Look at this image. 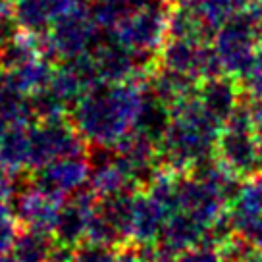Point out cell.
Wrapping results in <instances>:
<instances>
[{
  "instance_id": "2",
  "label": "cell",
  "mask_w": 262,
  "mask_h": 262,
  "mask_svg": "<svg viewBox=\"0 0 262 262\" xmlns=\"http://www.w3.org/2000/svg\"><path fill=\"white\" fill-rule=\"evenodd\" d=\"M168 12L164 0H133L112 33L129 49L158 54L168 37Z\"/></svg>"
},
{
  "instance_id": "26",
  "label": "cell",
  "mask_w": 262,
  "mask_h": 262,
  "mask_svg": "<svg viewBox=\"0 0 262 262\" xmlns=\"http://www.w3.org/2000/svg\"><path fill=\"white\" fill-rule=\"evenodd\" d=\"M254 135H256V141H258V150H260V158H262V127L254 129Z\"/></svg>"
},
{
  "instance_id": "27",
  "label": "cell",
  "mask_w": 262,
  "mask_h": 262,
  "mask_svg": "<svg viewBox=\"0 0 262 262\" xmlns=\"http://www.w3.org/2000/svg\"><path fill=\"white\" fill-rule=\"evenodd\" d=\"M254 6H260V8H262V0H258V2H256V4H254Z\"/></svg>"
},
{
  "instance_id": "24",
  "label": "cell",
  "mask_w": 262,
  "mask_h": 262,
  "mask_svg": "<svg viewBox=\"0 0 262 262\" xmlns=\"http://www.w3.org/2000/svg\"><path fill=\"white\" fill-rule=\"evenodd\" d=\"M231 2H233L235 10H237V12H241V10L253 8V6L256 4V2H258V0H231Z\"/></svg>"
},
{
  "instance_id": "29",
  "label": "cell",
  "mask_w": 262,
  "mask_h": 262,
  "mask_svg": "<svg viewBox=\"0 0 262 262\" xmlns=\"http://www.w3.org/2000/svg\"><path fill=\"white\" fill-rule=\"evenodd\" d=\"M260 254H262V247H260Z\"/></svg>"
},
{
  "instance_id": "10",
  "label": "cell",
  "mask_w": 262,
  "mask_h": 262,
  "mask_svg": "<svg viewBox=\"0 0 262 262\" xmlns=\"http://www.w3.org/2000/svg\"><path fill=\"white\" fill-rule=\"evenodd\" d=\"M216 29L205 19L195 0H172L168 12V37L212 42ZM166 37V39H168Z\"/></svg>"
},
{
  "instance_id": "28",
  "label": "cell",
  "mask_w": 262,
  "mask_h": 262,
  "mask_svg": "<svg viewBox=\"0 0 262 262\" xmlns=\"http://www.w3.org/2000/svg\"><path fill=\"white\" fill-rule=\"evenodd\" d=\"M164 2H168V4H170V2H172V0H164Z\"/></svg>"
},
{
  "instance_id": "14",
  "label": "cell",
  "mask_w": 262,
  "mask_h": 262,
  "mask_svg": "<svg viewBox=\"0 0 262 262\" xmlns=\"http://www.w3.org/2000/svg\"><path fill=\"white\" fill-rule=\"evenodd\" d=\"M93 210H95V206L75 201L72 196H66L60 210H58L54 229H52L56 243L77 247L81 241H85L87 224H89V216Z\"/></svg>"
},
{
  "instance_id": "22",
  "label": "cell",
  "mask_w": 262,
  "mask_h": 262,
  "mask_svg": "<svg viewBox=\"0 0 262 262\" xmlns=\"http://www.w3.org/2000/svg\"><path fill=\"white\" fill-rule=\"evenodd\" d=\"M180 262H222L220 260V254L216 249L212 247H206V245H195L183 251V253L178 256Z\"/></svg>"
},
{
  "instance_id": "19",
  "label": "cell",
  "mask_w": 262,
  "mask_h": 262,
  "mask_svg": "<svg viewBox=\"0 0 262 262\" xmlns=\"http://www.w3.org/2000/svg\"><path fill=\"white\" fill-rule=\"evenodd\" d=\"M241 93L247 97H262V49H256L241 74L235 77Z\"/></svg>"
},
{
  "instance_id": "4",
  "label": "cell",
  "mask_w": 262,
  "mask_h": 262,
  "mask_svg": "<svg viewBox=\"0 0 262 262\" xmlns=\"http://www.w3.org/2000/svg\"><path fill=\"white\" fill-rule=\"evenodd\" d=\"M100 33L102 29L98 27L91 14L89 4L81 6L74 12L56 17L54 24L50 25V52L60 58V62L91 52L97 45Z\"/></svg>"
},
{
  "instance_id": "1",
  "label": "cell",
  "mask_w": 262,
  "mask_h": 262,
  "mask_svg": "<svg viewBox=\"0 0 262 262\" xmlns=\"http://www.w3.org/2000/svg\"><path fill=\"white\" fill-rule=\"evenodd\" d=\"M143 85L98 81L72 108L70 120L87 143L116 145L133 127Z\"/></svg>"
},
{
  "instance_id": "9",
  "label": "cell",
  "mask_w": 262,
  "mask_h": 262,
  "mask_svg": "<svg viewBox=\"0 0 262 262\" xmlns=\"http://www.w3.org/2000/svg\"><path fill=\"white\" fill-rule=\"evenodd\" d=\"M180 210L208 226L224 210H228V206L210 185L183 173L180 180Z\"/></svg>"
},
{
  "instance_id": "25",
  "label": "cell",
  "mask_w": 262,
  "mask_h": 262,
  "mask_svg": "<svg viewBox=\"0 0 262 262\" xmlns=\"http://www.w3.org/2000/svg\"><path fill=\"white\" fill-rule=\"evenodd\" d=\"M160 249V247H158ZM158 262H180L178 260V256H172V254H164L162 251H160V260Z\"/></svg>"
},
{
  "instance_id": "23",
  "label": "cell",
  "mask_w": 262,
  "mask_h": 262,
  "mask_svg": "<svg viewBox=\"0 0 262 262\" xmlns=\"http://www.w3.org/2000/svg\"><path fill=\"white\" fill-rule=\"evenodd\" d=\"M251 14H253V27H254V39H256V45L258 49H262V8L260 6H253Z\"/></svg>"
},
{
  "instance_id": "16",
  "label": "cell",
  "mask_w": 262,
  "mask_h": 262,
  "mask_svg": "<svg viewBox=\"0 0 262 262\" xmlns=\"http://www.w3.org/2000/svg\"><path fill=\"white\" fill-rule=\"evenodd\" d=\"M56 247V239L47 231H29L19 237L16 245L17 262H49L52 251Z\"/></svg>"
},
{
  "instance_id": "17",
  "label": "cell",
  "mask_w": 262,
  "mask_h": 262,
  "mask_svg": "<svg viewBox=\"0 0 262 262\" xmlns=\"http://www.w3.org/2000/svg\"><path fill=\"white\" fill-rule=\"evenodd\" d=\"M85 241H93V243H98V245L114 247V249H118L123 243H127V239H125V235H123L122 231L116 228L104 214L98 212L97 208L89 216Z\"/></svg>"
},
{
  "instance_id": "20",
  "label": "cell",
  "mask_w": 262,
  "mask_h": 262,
  "mask_svg": "<svg viewBox=\"0 0 262 262\" xmlns=\"http://www.w3.org/2000/svg\"><path fill=\"white\" fill-rule=\"evenodd\" d=\"M195 4L196 8L201 10V14L205 16L206 21L212 25L216 31L226 19H229L237 12L231 0H195Z\"/></svg>"
},
{
  "instance_id": "15",
  "label": "cell",
  "mask_w": 262,
  "mask_h": 262,
  "mask_svg": "<svg viewBox=\"0 0 262 262\" xmlns=\"http://www.w3.org/2000/svg\"><path fill=\"white\" fill-rule=\"evenodd\" d=\"M170 123H172L170 106L164 104L152 91L143 85V97H141L139 110H137V116H135V122H133L131 129L147 135L148 139H152L158 145L166 135Z\"/></svg>"
},
{
  "instance_id": "7",
  "label": "cell",
  "mask_w": 262,
  "mask_h": 262,
  "mask_svg": "<svg viewBox=\"0 0 262 262\" xmlns=\"http://www.w3.org/2000/svg\"><path fill=\"white\" fill-rule=\"evenodd\" d=\"M89 162L85 156H64L42 166L37 176V189L42 195L64 201L74 189L89 180Z\"/></svg>"
},
{
  "instance_id": "21",
  "label": "cell",
  "mask_w": 262,
  "mask_h": 262,
  "mask_svg": "<svg viewBox=\"0 0 262 262\" xmlns=\"http://www.w3.org/2000/svg\"><path fill=\"white\" fill-rule=\"evenodd\" d=\"M116 249L114 247L98 245L93 241H81L74 249L72 262H114Z\"/></svg>"
},
{
  "instance_id": "5",
  "label": "cell",
  "mask_w": 262,
  "mask_h": 262,
  "mask_svg": "<svg viewBox=\"0 0 262 262\" xmlns=\"http://www.w3.org/2000/svg\"><path fill=\"white\" fill-rule=\"evenodd\" d=\"M158 64L181 74L193 75L199 81L226 74L212 42L189 41V39L168 37L158 52Z\"/></svg>"
},
{
  "instance_id": "13",
  "label": "cell",
  "mask_w": 262,
  "mask_h": 262,
  "mask_svg": "<svg viewBox=\"0 0 262 262\" xmlns=\"http://www.w3.org/2000/svg\"><path fill=\"white\" fill-rule=\"evenodd\" d=\"M199 83L201 81L193 75L181 74V72H176V70H170L166 66L158 64L148 77V81L145 83V87L152 91L156 97L172 110L176 104L183 102L185 98L195 97Z\"/></svg>"
},
{
  "instance_id": "6",
  "label": "cell",
  "mask_w": 262,
  "mask_h": 262,
  "mask_svg": "<svg viewBox=\"0 0 262 262\" xmlns=\"http://www.w3.org/2000/svg\"><path fill=\"white\" fill-rule=\"evenodd\" d=\"M214 155L229 172L243 180H251L262 173V158L254 131L224 125L216 139Z\"/></svg>"
},
{
  "instance_id": "11",
  "label": "cell",
  "mask_w": 262,
  "mask_h": 262,
  "mask_svg": "<svg viewBox=\"0 0 262 262\" xmlns=\"http://www.w3.org/2000/svg\"><path fill=\"white\" fill-rule=\"evenodd\" d=\"M205 228V224L193 218L191 214L178 210L168 216V220L164 224L162 235L158 239V247L164 254L180 256L183 251L201 245Z\"/></svg>"
},
{
  "instance_id": "12",
  "label": "cell",
  "mask_w": 262,
  "mask_h": 262,
  "mask_svg": "<svg viewBox=\"0 0 262 262\" xmlns=\"http://www.w3.org/2000/svg\"><path fill=\"white\" fill-rule=\"evenodd\" d=\"M168 214L147 191L135 193L133 216H131V241L135 243H158Z\"/></svg>"
},
{
  "instance_id": "18",
  "label": "cell",
  "mask_w": 262,
  "mask_h": 262,
  "mask_svg": "<svg viewBox=\"0 0 262 262\" xmlns=\"http://www.w3.org/2000/svg\"><path fill=\"white\" fill-rule=\"evenodd\" d=\"M233 218H247V216H260L262 214V173L245 181L235 203L229 206Z\"/></svg>"
},
{
  "instance_id": "3",
  "label": "cell",
  "mask_w": 262,
  "mask_h": 262,
  "mask_svg": "<svg viewBox=\"0 0 262 262\" xmlns=\"http://www.w3.org/2000/svg\"><path fill=\"white\" fill-rule=\"evenodd\" d=\"M212 47L220 58L224 72L237 77L258 49L251 10L235 12L229 19H226L214 35Z\"/></svg>"
},
{
  "instance_id": "8",
  "label": "cell",
  "mask_w": 262,
  "mask_h": 262,
  "mask_svg": "<svg viewBox=\"0 0 262 262\" xmlns=\"http://www.w3.org/2000/svg\"><path fill=\"white\" fill-rule=\"evenodd\" d=\"M196 98L206 114L224 127V123L228 122L229 116L233 114V110L241 102L243 93L233 75L222 74L206 77L199 83Z\"/></svg>"
}]
</instances>
